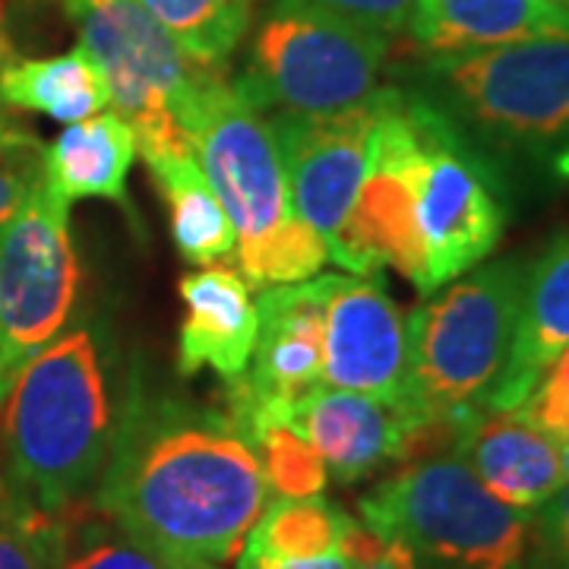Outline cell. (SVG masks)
Here are the masks:
<instances>
[{
  "label": "cell",
  "mask_w": 569,
  "mask_h": 569,
  "mask_svg": "<svg viewBox=\"0 0 569 569\" xmlns=\"http://www.w3.org/2000/svg\"><path fill=\"white\" fill-rule=\"evenodd\" d=\"M149 171L162 187L171 212V238L187 263L212 266L228 260L238 247L234 228L206 178L197 152L149 159Z\"/></svg>",
  "instance_id": "21"
},
{
  "label": "cell",
  "mask_w": 569,
  "mask_h": 569,
  "mask_svg": "<svg viewBox=\"0 0 569 569\" xmlns=\"http://www.w3.org/2000/svg\"><path fill=\"white\" fill-rule=\"evenodd\" d=\"M569 348V238H560L526 272L516 339L500 380L485 399L490 411H516L545 367Z\"/></svg>",
  "instance_id": "17"
},
{
  "label": "cell",
  "mask_w": 569,
  "mask_h": 569,
  "mask_svg": "<svg viewBox=\"0 0 569 569\" xmlns=\"http://www.w3.org/2000/svg\"><path fill=\"white\" fill-rule=\"evenodd\" d=\"M238 569H351L346 553H326L310 560H282V557H263V553H238Z\"/></svg>",
  "instance_id": "31"
},
{
  "label": "cell",
  "mask_w": 569,
  "mask_h": 569,
  "mask_svg": "<svg viewBox=\"0 0 569 569\" xmlns=\"http://www.w3.org/2000/svg\"><path fill=\"white\" fill-rule=\"evenodd\" d=\"M80 44L108 80L111 108L142 159L193 152L190 121L206 86L224 70L193 61L140 0H61Z\"/></svg>",
  "instance_id": "8"
},
{
  "label": "cell",
  "mask_w": 569,
  "mask_h": 569,
  "mask_svg": "<svg viewBox=\"0 0 569 569\" xmlns=\"http://www.w3.org/2000/svg\"><path fill=\"white\" fill-rule=\"evenodd\" d=\"M41 156L44 146L0 114V224L17 212L32 183L41 181Z\"/></svg>",
  "instance_id": "27"
},
{
  "label": "cell",
  "mask_w": 569,
  "mask_h": 569,
  "mask_svg": "<svg viewBox=\"0 0 569 569\" xmlns=\"http://www.w3.org/2000/svg\"><path fill=\"white\" fill-rule=\"evenodd\" d=\"M80 282L70 206L41 178L0 224V406L22 367L63 332Z\"/></svg>",
  "instance_id": "10"
},
{
  "label": "cell",
  "mask_w": 569,
  "mask_h": 569,
  "mask_svg": "<svg viewBox=\"0 0 569 569\" xmlns=\"http://www.w3.org/2000/svg\"><path fill=\"white\" fill-rule=\"evenodd\" d=\"M449 452L509 507L535 512L567 485L560 443L516 411L471 408L456 418Z\"/></svg>",
  "instance_id": "15"
},
{
  "label": "cell",
  "mask_w": 569,
  "mask_h": 569,
  "mask_svg": "<svg viewBox=\"0 0 569 569\" xmlns=\"http://www.w3.org/2000/svg\"><path fill=\"white\" fill-rule=\"evenodd\" d=\"M187 133L234 228L247 282L269 288L317 276L329 250L291 206L282 152L263 111L219 73L200 96Z\"/></svg>",
  "instance_id": "5"
},
{
  "label": "cell",
  "mask_w": 569,
  "mask_h": 569,
  "mask_svg": "<svg viewBox=\"0 0 569 569\" xmlns=\"http://www.w3.org/2000/svg\"><path fill=\"white\" fill-rule=\"evenodd\" d=\"M133 156V130L118 114H96L67 123L61 137L44 146L41 178L67 206L77 200H111L130 212L127 174Z\"/></svg>",
  "instance_id": "19"
},
{
  "label": "cell",
  "mask_w": 569,
  "mask_h": 569,
  "mask_svg": "<svg viewBox=\"0 0 569 569\" xmlns=\"http://www.w3.org/2000/svg\"><path fill=\"white\" fill-rule=\"evenodd\" d=\"M535 569H569V481L541 509L531 512Z\"/></svg>",
  "instance_id": "29"
},
{
  "label": "cell",
  "mask_w": 569,
  "mask_h": 569,
  "mask_svg": "<svg viewBox=\"0 0 569 569\" xmlns=\"http://www.w3.org/2000/svg\"><path fill=\"white\" fill-rule=\"evenodd\" d=\"M96 512V509H92ZM61 569H187L162 557L159 550L146 548L130 538L104 516H92L80 522V512L70 519V538Z\"/></svg>",
  "instance_id": "24"
},
{
  "label": "cell",
  "mask_w": 569,
  "mask_h": 569,
  "mask_svg": "<svg viewBox=\"0 0 569 569\" xmlns=\"http://www.w3.org/2000/svg\"><path fill=\"white\" fill-rule=\"evenodd\" d=\"M516 415L557 443L569 440V348L545 367V373L538 377L526 402L516 408Z\"/></svg>",
  "instance_id": "28"
},
{
  "label": "cell",
  "mask_w": 569,
  "mask_h": 569,
  "mask_svg": "<svg viewBox=\"0 0 569 569\" xmlns=\"http://www.w3.org/2000/svg\"><path fill=\"white\" fill-rule=\"evenodd\" d=\"M336 276L269 284L257 301V342L241 377L222 383V411L253 447L323 383V313Z\"/></svg>",
  "instance_id": "11"
},
{
  "label": "cell",
  "mask_w": 569,
  "mask_h": 569,
  "mask_svg": "<svg viewBox=\"0 0 569 569\" xmlns=\"http://www.w3.org/2000/svg\"><path fill=\"white\" fill-rule=\"evenodd\" d=\"M408 32L427 54L569 36V10L548 0H415Z\"/></svg>",
  "instance_id": "18"
},
{
  "label": "cell",
  "mask_w": 569,
  "mask_h": 569,
  "mask_svg": "<svg viewBox=\"0 0 569 569\" xmlns=\"http://www.w3.org/2000/svg\"><path fill=\"white\" fill-rule=\"evenodd\" d=\"M367 156L406 190L411 228L433 295L485 263L507 228V187L485 149L406 86H383L373 102Z\"/></svg>",
  "instance_id": "3"
},
{
  "label": "cell",
  "mask_w": 569,
  "mask_h": 569,
  "mask_svg": "<svg viewBox=\"0 0 569 569\" xmlns=\"http://www.w3.org/2000/svg\"><path fill=\"white\" fill-rule=\"evenodd\" d=\"M560 462H563V475H567V481H569V440L560 443Z\"/></svg>",
  "instance_id": "33"
},
{
  "label": "cell",
  "mask_w": 569,
  "mask_h": 569,
  "mask_svg": "<svg viewBox=\"0 0 569 569\" xmlns=\"http://www.w3.org/2000/svg\"><path fill=\"white\" fill-rule=\"evenodd\" d=\"M323 387L408 408V320L380 272L336 276L323 313Z\"/></svg>",
  "instance_id": "13"
},
{
  "label": "cell",
  "mask_w": 569,
  "mask_h": 569,
  "mask_svg": "<svg viewBox=\"0 0 569 569\" xmlns=\"http://www.w3.org/2000/svg\"><path fill=\"white\" fill-rule=\"evenodd\" d=\"M111 104L108 80L92 54L77 44L51 58H0V108L77 123Z\"/></svg>",
  "instance_id": "20"
},
{
  "label": "cell",
  "mask_w": 569,
  "mask_h": 569,
  "mask_svg": "<svg viewBox=\"0 0 569 569\" xmlns=\"http://www.w3.org/2000/svg\"><path fill=\"white\" fill-rule=\"evenodd\" d=\"M389 39L305 0H276L234 86L263 114L336 118L377 99Z\"/></svg>",
  "instance_id": "9"
},
{
  "label": "cell",
  "mask_w": 569,
  "mask_h": 569,
  "mask_svg": "<svg viewBox=\"0 0 569 569\" xmlns=\"http://www.w3.org/2000/svg\"><path fill=\"white\" fill-rule=\"evenodd\" d=\"M553 7H560V10H569V0H548Z\"/></svg>",
  "instance_id": "34"
},
{
  "label": "cell",
  "mask_w": 569,
  "mask_h": 569,
  "mask_svg": "<svg viewBox=\"0 0 569 569\" xmlns=\"http://www.w3.org/2000/svg\"><path fill=\"white\" fill-rule=\"evenodd\" d=\"M305 3L387 39L408 29L415 17V0H305Z\"/></svg>",
  "instance_id": "30"
},
{
  "label": "cell",
  "mask_w": 569,
  "mask_h": 569,
  "mask_svg": "<svg viewBox=\"0 0 569 569\" xmlns=\"http://www.w3.org/2000/svg\"><path fill=\"white\" fill-rule=\"evenodd\" d=\"M70 519L0 507V569H61Z\"/></svg>",
  "instance_id": "26"
},
{
  "label": "cell",
  "mask_w": 569,
  "mask_h": 569,
  "mask_svg": "<svg viewBox=\"0 0 569 569\" xmlns=\"http://www.w3.org/2000/svg\"><path fill=\"white\" fill-rule=\"evenodd\" d=\"M478 149L569 178V36L427 54L399 70Z\"/></svg>",
  "instance_id": "4"
},
{
  "label": "cell",
  "mask_w": 569,
  "mask_h": 569,
  "mask_svg": "<svg viewBox=\"0 0 569 569\" xmlns=\"http://www.w3.org/2000/svg\"><path fill=\"white\" fill-rule=\"evenodd\" d=\"M187 320L178 336V370L193 377L212 370L222 383L241 377L257 342V301L250 284L231 266H206L181 279Z\"/></svg>",
  "instance_id": "16"
},
{
  "label": "cell",
  "mask_w": 569,
  "mask_h": 569,
  "mask_svg": "<svg viewBox=\"0 0 569 569\" xmlns=\"http://www.w3.org/2000/svg\"><path fill=\"white\" fill-rule=\"evenodd\" d=\"M361 526L402 541L421 569H526L531 512L497 500L475 471L449 456L406 462L358 500Z\"/></svg>",
  "instance_id": "7"
},
{
  "label": "cell",
  "mask_w": 569,
  "mask_h": 569,
  "mask_svg": "<svg viewBox=\"0 0 569 569\" xmlns=\"http://www.w3.org/2000/svg\"><path fill=\"white\" fill-rule=\"evenodd\" d=\"M269 493L257 449L222 408L130 383L89 507L181 567L222 569Z\"/></svg>",
  "instance_id": "1"
},
{
  "label": "cell",
  "mask_w": 569,
  "mask_h": 569,
  "mask_svg": "<svg viewBox=\"0 0 569 569\" xmlns=\"http://www.w3.org/2000/svg\"><path fill=\"white\" fill-rule=\"evenodd\" d=\"M351 569H421L418 557L402 545V541H383V548L377 550L373 557H367L365 563Z\"/></svg>",
  "instance_id": "32"
},
{
  "label": "cell",
  "mask_w": 569,
  "mask_h": 569,
  "mask_svg": "<svg viewBox=\"0 0 569 569\" xmlns=\"http://www.w3.org/2000/svg\"><path fill=\"white\" fill-rule=\"evenodd\" d=\"M373 102L336 118L266 114L282 152L291 206L326 250L339 241L365 183Z\"/></svg>",
  "instance_id": "12"
},
{
  "label": "cell",
  "mask_w": 569,
  "mask_h": 569,
  "mask_svg": "<svg viewBox=\"0 0 569 569\" xmlns=\"http://www.w3.org/2000/svg\"><path fill=\"white\" fill-rule=\"evenodd\" d=\"M529 266L478 263L408 317V408L425 421L459 418L485 399L507 367Z\"/></svg>",
  "instance_id": "6"
},
{
  "label": "cell",
  "mask_w": 569,
  "mask_h": 569,
  "mask_svg": "<svg viewBox=\"0 0 569 569\" xmlns=\"http://www.w3.org/2000/svg\"><path fill=\"white\" fill-rule=\"evenodd\" d=\"M253 449L260 456L266 485L279 497L301 500V497L323 493L326 481H329L326 462L320 459V452L291 427H269L257 437Z\"/></svg>",
  "instance_id": "25"
},
{
  "label": "cell",
  "mask_w": 569,
  "mask_h": 569,
  "mask_svg": "<svg viewBox=\"0 0 569 569\" xmlns=\"http://www.w3.org/2000/svg\"><path fill=\"white\" fill-rule=\"evenodd\" d=\"M288 427L320 452L336 481L355 485L392 462H408L427 425L406 406L320 383L291 408Z\"/></svg>",
  "instance_id": "14"
},
{
  "label": "cell",
  "mask_w": 569,
  "mask_h": 569,
  "mask_svg": "<svg viewBox=\"0 0 569 569\" xmlns=\"http://www.w3.org/2000/svg\"><path fill=\"white\" fill-rule=\"evenodd\" d=\"M123 396L114 392V342L99 320L41 348L0 406V507L51 519L80 512L102 478Z\"/></svg>",
  "instance_id": "2"
},
{
  "label": "cell",
  "mask_w": 569,
  "mask_h": 569,
  "mask_svg": "<svg viewBox=\"0 0 569 569\" xmlns=\"http://www.w3.org/2000/svg\"><path fill=\"white\" fill-rule=\"evenodd\" d=\"M351 526L355 519L323 497H282L276 503H266L241 550L282 560H310L336 550L342 553V541Z\"/></svg>",
  "instance_id": "22"
},
{
  "label": "cell",
  "mask_w": 569,
  "mask_h": 569,
  "mask_svg": "<svg viewBox=\"0 0 569 569\" xmlns=\"http://www.w3.org/2000/svg\"><path fill=\"white\" fill-rule=\"evenodd\" d=\"M193 61L224 70L250 29V0H140Z\"/></svg>",
  "instance_id": "23"
}]
</instances>
